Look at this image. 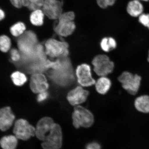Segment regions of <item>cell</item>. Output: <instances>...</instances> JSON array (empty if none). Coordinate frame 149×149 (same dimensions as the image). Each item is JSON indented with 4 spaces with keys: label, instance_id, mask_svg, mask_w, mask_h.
I'll use <instances>...</instances> for the list:
<instances>
[{
    "label": "cell",
    "instance_id": "1",
    "mask_svg": "<svg viewBox=\"0 0 149 149\" xmlns=\"http://www.w3.org/2000/svg\"><path fill=\"white\" fill-rule=\"evenodd\" d=\"M50 61L49 74L52 81L57 85L67 87L71 85L76 76L71 61L68 57Z\"/></svg>",
    "mask_w": 149,
    "mask_h": 149
},
{
    "label": "cell",
    "instance_id": "2",
    "mask_svg": "<svg viewBox=\"0 0 149 149\" xmlns=\"http://www.w3.org/2000/svg\"><path fill=\"white\" fill-rule=\"evenodd\" d=\"M75 15L72 11L63 12L58 20L54 27V30L58 36L67 37L73 33L76 29L74 20Z\"/></svg>",
    "mask_w": 149,
    "mask_h": 149
},
{
    "label": "cell",
    "instance_id": "3",
    "mask_svg": "<svg viewBox=\"0 0 149 149\" xmlns=\"http://www.w3.org/2000/svg\"><path fill=\"white\" fill-rule=\"evenodd\" d=\"M39 42L37 36L33 31H26L18 37L17 45L22 57H27L34 53Z\"/></svg>",
    "mask_w": 149,
    "mask_h": 149
},
{
    "label": "cell",
    "instance_id": "4",
    "mask_svg": "<svg viewBox=\"0 0 149 149\" xmlns=\"http://www.w3.org/2000/svg\"><path fill=\"white\" fill-rule=\"evenodd\" d=\"M72 117V125L76 129L88 128L94 124V117L92 112L81 105L74 107Z\"/></svg>",
    "mask_w": 149,
    "mask_h": 149
},
{
    "label": "cell",
    "instance_id": "5",
    "mask_svg": "<svg viewBox=\"0 0 149 149\" xmlns=\"http://www.w3.org/2000/svg\"><path fill=\"white\" fill-rule=\"evenodd\" d=\"M46 56L51 58H60L68 57L69 46L68 42L54 38L46 41L44 45Z\"/></svg>",
    "mask_w": 149,
    "mask_h": 149
},
{
    "label": "cell",
    "instance_id": "6",
    "mask_svg": "<svg viewBox=\"0 0 149 149\" xmlns=\"http://www.w3.org/2000/svg\"><path fill=\"white\" fill-rule=\"evenodd\" d=\"M63 135L60 125L55 123L45 141L42 143L43 149H60L62 147Z\"/></svg>",
    "mask_w": 149,
    "mask_h": 149
},
{
    "label": "cell",
    "instance_id": "7",
    "mask_svg": "<svg viewBox=\"0 0 149 149\" xmlns=\"http://www.w3.org/2000/svg\"><path fill=\"white\" fill-rule=\"evenodd\" d=\"M92 64L95 73L100 77L107 76L114 69V63L105 55L96 56L93 59Z\"/></svg>",
    "mask_w": 149,
    "mask_h": 149
},
{
    "label": "cell",
    "instance_id": "8",
    "mask_svg": "<svg viewBox=\"0 0 149 149\" xmlns=\"http://www.w3.org/2000/svg\"><path fill=\"white\" fill-rule=\"evenodd\" d=\"M118 80L122 86L130 94H136L140 86L141 77L137 74H134L128 72H124L119 76Z\"/></svg>",
    "mask_w": 149,
    "mask_h": 149
},
{
    "label": "cell",
    "instance_id": "9",
    "mask_svg": "<svg viewBox=\"0 0 149 149\" xmlns=\"http://www.w3.org/2000/svg\"><path fill=\"white\" fill-rule=\"evenodd\" d=\"M13 132L18 139L27 141L35 135L36 128L23 119L16 121Z\"/></svg>",
    "mask_w": 149,
    "mask_h": 149
},
{
    "label": "cell",
    "instance_id": "10",
    "mask_svg": "<svg viewBox=\"0 0 149 149\" xmlns=\"http://www.w3.org/2000/svg\"><path fill=\"white\" fill-rule=\"evenodd\" d=\"M75 74L78 83L82 87H90L95 83V80L92 77L91 67L88 64H82L78 66Z\"/></svg>",
    "mask_w": 149,
    "mask_h": 149
},
{
    "label": "cell",
    "instance_id": "11",
    "mask_svg": "<svg viewBox=\"0 0 149 149\" xmlns=\"http://www.w3.org/2000/svg\"><path fill=\"white\" fill-rule=\"evenodd\" d=\"M42 10L52 20H57L63 13L62 3L59 0H45Z\"/></svg>",
    "mask_w": 149,
    "mask_h": 149
},
{
    "label": "cell",
    "instance_id": "12",
    "mask_svg": "<svg viewBox=\"0 0 149 149\" xmlns=\"http://www.w3.org/2000/svg\"><path fill=\"white\" fill-rule=\"evenodd\" d=\"M29 86L31 91L37 94L47 91L49 87L47 79L42 72H36L32 74Z\"/></svg>",
    "mask_w": 149,
    "mask_h": 149
},
{
    "label": "cell",
    "instance_id": "13",
    "mask_svg": "<svg viewBox=\"0 0 149 149\" xmlns=\"http://www.w3.org/2000/svg\"><path fill=\"white\" fill-rule=\"evenodd\" d=\"M89 95L88 91L83 87L78 86L70 91L67 96V99L72 106L80 105L86 101Z\"/></svg>",
    "mask_w": 149,
    "mask_h": 149
},
{
    "label": "cell",
    "instance_id": "14",
    "mask_svg": "<svg viewBox=\"0 0 149 149\" xmlns=\"http://www.w3.org/2000/svg\"><path fill=\"white\" fill-rule=\"evenodd\" d=\"M55 122L49 117H42L38 121L36 128L35 136L37 139L43 141L51 131Z\"/></svg>",
    "mask_w": 149,
    "mask_h": 149
},
{
    "label": "cell",
    "instance_id": "15",
    "mask_svg": "<svg viewBox=\"0 0 149 149\" xmlns=\"http://www.w3.org/2000/svg\"><path fill=\"white\" fill-rule=\"evenodd\" d=\"M15 116L10 107H5L0 109V130L6 131L13 123Z\"/></svg>",
    "mask_w": 149,
    "mask_h": 149
},
{
    "label": "cell",
    "instance_id": "16",
    "mask_svg": "<svg viewBox=\"0 0 149 149\" xmlns=\"http://www.w3.org/2000/svg\"><path fill=\"white\" fill-rule=\"evenodd\" d=\"M144 7L141 1L137 0H132L127 3L126 11L130 16L139 17L143 13Z\"/></svg>",
    "mask_w": 149,
    "mask_h": 149
},
{
    "label": "cell",
    "instance_id": "17",
    "mask_svg": "<svg viewBox=\"0 0 149 149\" xmlns=\"http://www.w3.org/2000/svg\"><path fill=\"white\" fill-rule=\"evenodd\" d=\"M95 85L97 92L99 94L104 95L107 94L110 89L111 83L109 78L106 76H102L96 81Z\"/></svg>",
    "mask_w": 149,
    "mask_h": 149
},
{
    "label": "cell",
    "instance_id": "18",
    "mask_svg": "<svg viewBox=\"0 0 149 149\" xmlns=\"http://www.w3.org/2000/svg\"><path fill=\"white\" fill-rule=\"evenodd\" d=\"M18 139L15 136H4L0 140V145L3 149H16Z\"/></svg>",
    "mask_w": 149,
    "mask_h": 149
},
{
    "label": "cell",
    "instance_id": "19",
    "mask_svg": "<svg viewBox=\"0 0 149 149\" xmlns=\"http://www.w3.org/2000/svg\"><path fill=\"white\" fill-rule=\"evenodd\" d=\"M135 106L139 111L149 113V96L145 95L137 98L135 100Z\"/></svg>",
    "mask_w": 149,
    "mask_h": 149
},
{
    "label": "cell",
    "instance_id": "20",
    "mask_svg": "<svg viewBox=\"0 0 149 149\" xmlns=\"http://www.w3.org/2000/svg\"><path fill=\"white\" fill-rule=\"evenodd\" d=\"M45 16L42 9H37L32 11L30 17V20L33 25L39 26L43 24Z\"/></svg>",
    "mask_w": 149,
    "mask_h": 149
},
{
    "label": "cell",
    "instance_id": "21",
    "mask_svg": "<svg viewBox=\"0 0 149 149\" xmlns=\"http://www.w3.org/2000/svg\"><path fill=\"white\" fill-rule=\"evenodd\" d=\"M100 46L102 51L109 52L116 48L117 42L114 38L112 37H105L102 39Z\"/></svg>",
    "mask_w": 149,
    "mask_h": 149
},
{
    "label": "cell",
    "instance_id": "22",
    "mask_svg": "<svg viewBox=\"0 0 149 149\" xmlns=\"http://www.w3.org/2000/svg\"><path fill=\"white\" fill-rule=\"evenodd\" d=\"M11 78L14 84L18 86L23 85L27 80V76L25 74L20 71L13 72L11 74Z\"/></svg>",
    "mask_w": 149,
    "mask_h": 149
},
{
    "label": "cell",
    "instance_id": "23",
    "mask_svg": "<svg viewBox=\"0 0 149 149\" xmlns=\"http://www.w3.org/2000/svg\"><path fill=\"white\" fill-rule=\"evenodd\" d=\"M26 27L23 22H18L10 28V32L14 36L19 37L26 31Z\"/></svg>",
    "mask_w": 149,
    "mask_h": 149
},
{
    "label": "cell",
    "instance_id": "24",
    "mask_svg": "<svg viewBox=\"0 0 149 149\" xmlns=\"http://www.w3.org/2000/svg\"><path fill=\"white\" fill-rule=\"evenodd\" d=\"M45 0H25L24 7L33 11L42 8Z\"/></svg>",
    "mask_w": 149,
    "mask_h": 149
},
{
    "label": "cell",
    "instance_id": "25",
    "mask_svg": "<svg viewBox=\"0 0 149 149\" xmlns=\"http://www.w3.org/2000/svg\"><path fill=\"white\" fill-rule=\"evenodd\" d=\"M12 42L10 38L5 35L0 36V51L7 53L10 49Z\"/></svg>",
    "mask_w": 149,
    "mask_h": 149
},
{
    "label": "cell",
    "instance_id": "26",
    "mask_svg": "<svg viewBox=\"0 0 149 149\" xmlns=\"http://www.w3.org/2000/svg\"><path fill=\"white\" fill-rule=\"evenodd\" d=\"M10 55L11 61L15 63H18L21 60L22 55L19 50L15 48L11 49Z\"/></svg>",
    "mask_w": 149,
    "mask_h": 149
},
{
    "label": "cell",
    "instance_id": "27",
    "mask_svg": "<svg viewBox=\"0 0 149 149\" xmlns=\"http://www.w3.org/2000/svg\"><path fill=\"white\" fill-rule=\"evenodd\" d=\"M116 0H96L97 3L100 8L106 9L112 6L116 3Z\"/></svg>",
    "mask_w": 149,
    "mask_h": 149
},
{
    "label": "cell",
    "instance_id": "28",
    "mask_svg": "<svg viewBox=\"0 0 149 149\" xmlns=\"http://www.w3.org/2000/svg\"><path fill=\"white\" fill-rule=\"evenodd\" d=\"M138 18L139 23L149 30V13H143Z\"/></svg>",
    "mask_w": 149,
    "mask_h": 149
},
{
    "label": "cell",
    "instance_id": "29",
    "mask_svg": "<svg viewBox=\"0 0 149 149\" xmlns=\"http://www.w3.org/2000/svg\"><path fill=\"white\" fill-rule=\"evenodd\" d=\"M49 94L47 91L39 93L37 95V101L39 102H42L47 99Z\"/></svg>",
    "mask_w": 149,
    "mask_h": 149
},
{
    "label": "cell",
    "instance_id": "30",
    "mask_svg": "<svg viewBox=\"0 0 149 149\" xmlns=\"http://www.w3.org/2000/svg\"><path fill=\"white\" fill-rule=\"evenodd\" d=\"M11 3L16 8H20L24 7L25 0H10Z\"/></svg>",
    "mask_w": 149,
    "mask_h": 149
},
{
    "label": "cell",
    "instance_id": "31",
    "mask_svg": "<svg viewBox=\"0 0 149 149\" xmlns=\"http://www.w3.org/2000/svg\"><path fill=\"white\" fill-rule=\"evenodd\" d=\"M101 147L98 143L93 142L89 143L87 145L86 149H101Z\"/></svg>",
    "mask_w": 149,
    "mask_h": 149
},
{
    "label": "cell",
    "instance_id": "32",
    "mask_svg": "<svg viewBox=\"0 0 149 149\" xmlns=\"http://www.w3.org/2000/svg\"><path fill=\"white\" fill-rule=\"evenodd\" d=\"M5 13L0 8V21L2 20L5 17Z\"/></svg>",
    "mask_w": 149,
    "mask_h": 149
},
{
    "label": "cell",
    "instance_id": "33",
    "mask_svg": "<svg viewBox=\"0 0 149 149\" xmlns=\"http://www.w3.org/2000/svg\"><path fill=\"white\" fill-rule=\"evenodd\" d=\"M137 1H146V2L149 1V0H137Z\"/></svg>",
    "mask_w": 149,
    "mask_h": 149
},
{
    "label": "cell",
    "instance_id": "34",
    "mask_svg": "<svg viewBox=\"0 0 149 149\" xmlns=\"http://www.w3.org/2000/svg\"><path fill=\"white\" fill-rule=\"evenodd\" d=\"M148 62H149V51L148 52Z\"/></svg>",
    "mask_w": 149,
    "mask_h": 149
}]
</instances>
